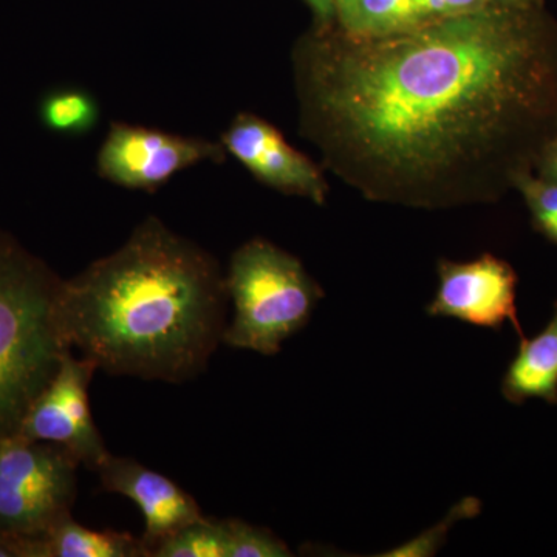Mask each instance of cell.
I'll use <instances>...</instances> for the list:
<instances>
[{
  "label": "cell",
  "instance_id": "8fae6325",
  "mask_svg": "<svg viewBox=\"0 0 557 557\" xmlns=\"http://www.w3.org/2000/svg\"><path fill=\"white\" fill-rule=\"evenodd\" d=\"M502 395L511 405L542 399L557 405V302L548 324L534 338H520L518 354L509 362Z\"/></svg>",
  "mask_w": 557,
  "mask_h": 557
},
{
  "label": "cell",
  "instance_id": "5bb4252c",
  "mask_svg": "<svg viewBox=\"0 0 557 557\" xmlns=\"http://www.w3.org/2000/svg\"><path fill=\"white\" fill-rule=\"evenodd\" d=\"M152 557H228L225 519L203 516L161 542Z\"/></svg>",
  "mask_w": 557,
  "mask_h": 557
},
{
  "label": "cell",
  "instance_id": "ac0fdd59",
  "mask_svg": "<svg viewBox=\"0 0 557 557\" xmlns=\"http://www.w3.org/2000/svg\"><path fill=\"white\" fill-rule=\"evenodd\" d=\"M228 557H289L292 549L276 534L239 519H225Z\"/></svg>",
  "mask_w": 557,
  "mask_h": 557
},
{
  "label": "cell",
  "instance_id": "d6986e66",
  "mask_svg": "<svg viewBox=\"0 0 557 557\" xmlns=\"http://www.w3.org/2000/svg\"><path fill=\"white\" fill-rule=\"evenodd\" d=\"M496 2L500 0H416V5L420 16L428 22L471 13Z\"/></svg>",
  "mask_w": 557,
  "mask_h": 557
},
{
  "label": "cell",
  "instance_id": "52a82bcc",
  "mask_svg": "<svg viewBox=\"0 0 557 557\" xmlns=\"http://www.w3.org/2000/svg\"><path fill=\"white\" fill-rule=\"evenodd\" d=\"M223 153V146L203 138L119 123L110 127L98 152V172L123 188L156 190L203 161L219 163Z\"/></svg>",
  "mask_w": 557,
  "mask_h": 557
},
{
  "label": "cell",
  "instance_id": "44dd1931",
  "mask_svg": "<svg viewBox=\"0 0 557 557\" xmlns=\"http://www.w3.org/2000/svg\"><path fill=\"white\" fill-rule=\"evenodd\" d=\"M335 9L344 32H354L358 20L359 0H335Z\"/></svg>",
  "mask_w": 557,
  "mask_h": 557
},
{
  "label": "cell",
  "instance_id": "9a60e30c",
  "mask_svg": "<svg viewBox=\"0 0 557 557\" xmlns=\"http://www.w3.org/2000/svg\"><path fill=\"white\" fill-rule=\"evenodd\" d=\"M416 0H359L357 24L350 35L387 36L423 24Z\"/></svg>",
  "mask_w": 557,
  "mask_h": 557
},
{
  "label": "cell",
  "instance_id": "7a4b0ae2",
  "mask_svg": "<svg viewBox=\"0 0 557 557\" xmlns=\"http://www.w3.org/2000/svg\"><path fill=\"white\" fill-rule=\"evenodd\" d=\"M228 304L218 260L149 218L123 247L61 282L58 321L67 346L98 370L183 384L223 344Z\"/></svg>",
  "mask_w": 557,
  "mask_h": 557
},
{
  "label": "cell",
  "instance_id": "e0dca14e",
  "mask_svg": "<svg viewBox=\"0 0 557 557\" xmlns=\"http://www.w3.org/2000/svg\"><path fill=\"white\" fill-rule=\"evenodd\" d=\"M530 208L534 228L557 245V182L528 172L516 183Z\"/></svg>",
  "mask_w": 557,
  "mask_h": 557
},
{
  "label": "cell",
  "instance_id": "5b68a950",
  "mask_svg": "<svg viewBox=\"0 0 557 557\" xmlns=\"http://www.w3.org/2000/svg\"><path fill=\"white\" fill-rule=\"evenodd\" d=\"M79 461L61 446L21 437L0 443V536L42 539L72 516Z\"/></svg>",
  "mask_w": 557,
  "mask_h": 557
},
{
  "label": "cell",
  "instance_id": "ffe728a7",
  "mask_svg": "<svg viewBox=\"0 0 557 557\" xmlns=\"http://www.w3.org/2000/svg\"><path fill=\"white\" fill-rule=\"evenodd\" d=\"M534 172L541 177L557 182V134L542 149Z\"/></svg>",
  "mask_w": 557,
  "mask_h": 557
},
{
  "label": "cell",
  "instance_id": "ba28073f",
  "mask_svg": "<svg viewBox=\"0 0 557 557\" xmlns=\"http://www.w3.org/2000/svg\"><path fill=\"white\" fill-rule=\"evenodd\" d=\"M429 317L449 318L498 330L509 324L523 338L518 314V274L505 260L483 255L469 262L438 263V289L426 307Z\"/></svg>",
  "mask_w": 557,
  "mask_h": 557
},
{
  "label": "cell",
  "instance_id": "7c38bea8",
  "mask_svg": "<svg viewBox=\"0 0 557 557\" xmlns=\"http://www.w3.org/2000/svg\"><path fill=\"white\" fill-rule=\"evenodd\" d=\"M38 557H149L141 537L113 530H90L75 519L61 520L38 539Z\"/></svg>",
  "mask_w": 557,
  "mask_h": 557
},
{
  "label": "cell",
  "instance_id": "9c48e42d",
  "mask_svg": "<svg viewBox=\"0 0 557 557\" xmlns=\"http://www.w3.org/2000/svg\"><path fill=\"white\" fill-rule=\"evenodd\" d=\"M222 143L226 152L271 188L318 205L327 199V182L317 164L292 148L265 120L242 113L225 132Z\"/></svg>",
  "mask_w": 557,
  "mask_h": 557
},
{
  "label": "cell",
  "instance_id": "603a6c76",
  "mask_svg": "<svg viewBox=\"0 0 557 557\" xmlns=\"http://www.w3.org/2000/svg\"><path fill=\"white\" fill-rule=\"evenodd\" d=\"M527 2H533V0H527Z\"/></svg>",
  "mask_w": 557,
  "mask_h": 557
},
{
  "label": "cell",
  "instance_id": "30bf717a",
  "mask_svg": "<svg viewBox=\"0 0 557 557\" xmlns=\"http://www.w3.org/2000/svg\"><path fill=\"white\" fill-rule=\"evenodd\" d=\"M102 490L131 498L145 519L141 542L148 556L182 528L203 518L196 498L174 480L129 457H109L97 469Z\"/></svg>",
  "mask_w": 557,
  "mask_h": 557
},
{
  "label": "cell",
  "instance_id": "277c9868",
  "mask_svg": "<svg viewBox=\"0 0 557 557\" xmlns=\"http://www.w3.org/2000/svg\"><path fill=\"white\" fill-rule=\"evenodd\" d=\"M225 282L234 313L223 344L265 357L306 327L324 298L302 262L265 239L234 252Z\"/></svg>",
  "mask_w": 557,
  "mask_h": 557
},
{
  "label": "cell",
  "instance_id": "4fadbf2b",
  "mask_svg": "<svg viewBox=\"0 0 557 557\" xmlns=\"http://www.w3.org/2000/svg\"><path fill=\"white\" fill-rule=\"evenodd\" d=\"M40 120L47 129L60 134L83 135L97 126L100 108L87 91L58 90L40 104Z\"/></svg>",
  "mask_w": 557,
  "mask_h": 557
},
{
  "label": "cell",
  "instance_id": "2e32d148",
  "mask_svg": "<svg viewBox=\"0 0 557 557\" xmlns=\"http://www.w3.org/2000/svg\"><path fill=\"white\" fill-rule=\"evenodd\" d=\"M482 511V502L475 497H467L458 502L449 509L445 519L440 520L437 525L429 528L420 536L410 539L398 547L381 553L383 557H431L438 553L448 537L449 531L461 520L475 518Z\"/></svg>",
  "mask_w": 557,
  "mask_h": 557
},
{
  "label": "cell",
  "instance_id": "3957f363",
  "mask_svg": "<svg viewBox=\"0 0 557 557\" xmlns=\"http://www.w3.org/2000/svg\"><path fill=\"white\" fill-rule=\"evenodd\" d=\"M61 278L0 237V443L14 437L72 348L58 321Z\"/></svg>",
  "mask_w": 557,
  "mask_h": 557
},
{
  "label": "cell",
  "instance_id": "7402d4cb",
  "mask_svg": "<svg viewBox=\"0 0 557 557\" xmlns=\"http://www.w3.org/2000/svg\"><path fill=\"white\" fill-rule=\"evenodd\" d=\"M322 21H330L336 13L335 0H307Z\"/></svg>",
  "mask_w": 557,
  "mask_h": 557
},
{
  "label": "cell",
  "instance_id": "6da1fadb",
  "mask_svg": "<svg viewBox=\"0 0 557 557\" xmlns=\"http://www.w3.org/2000/svg\"><path fill=\"white\" fill-rule=\"evenodd\" d=\"M304 129L373 201H497L557 134V28L527 0L298 50Z\"/></svg>",
  "mask_w": 557,
  "mask_h": 557
},
{
  "label": "cell",
  "instance_id": "8992f818",
  "mask_svg": "<svg viewBox=\"0 0 557 557\" xmlns=\"http://www.w3.org/2000/svg\"><path fill=\"white\" fill-rule=\"evenodd\" d=\"M97 370L90 359L76 357L73 350L65 354L57 375L32 403L14 437L61 446L79 465L97 471L110 454L91 417L89 386Z\"/></svg>",
  "mask_w": 557,
  "mask_h": 557
}]
</instances>
